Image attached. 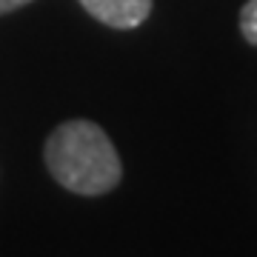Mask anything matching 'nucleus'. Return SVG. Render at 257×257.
Masks as SVG:
<instances>
[{
    "mask_svg": "<svg viewBox=\"0 0 257 257\" xmlns=\"http://www.w3.org/2000/svg\"><path fill=\"white\" fill-rule=\"evenodd\" d=\"M240 32L251 46H257V0H248L240 9Z\"/></svg>",
    "mask_w": 257,
    "mask_h": 257,
    "instance_id": "obj_3",
    "label": "nucleus"
},
{
    "mask_svg": "<svg viewBox=\"0 0 257 257\" xmlns=\"http://www.w3.org/2000/svg\"><path fill=\"white\" fill-rule=\"evenodd\" d=\"M80 6L111 29H135L149 18L152 0H80Z\"/></svg>",
    "mask_w": 257,
    "mask_h": 257,
    "instance_id": "obj_2",
    "label": "nucleus"
},
{
    "mask_svg": "<svg viewBox=\"0 0 257 257\" xmlns=\"http://www.w3.org/2000/svg\"><path fill=\"white\" fill-rule=\"evenodd\" d=\"M26 3H32V0H0V15L15 12V9H20V6H26Z\"/></svg>",
    "mask_w": 257,
    "mask_h": 257,
    "instance_id": "obj_4",
    "label": "nucleus"
},
{
    "mask_svg": "<svg viewBox=\"0 0 257 257\" xmlns=\"http://www.w3.org/2000/svg\"><path fill=\"white\" fill-rule=\"evenodd\" d=\"M43 160L57 183L83 197L111 192L123 177L109 135L92 120H66L49 135Z\"/></svg>",
    "mask_w": 257,
    "mask_h": 257,
    "instance_id": "obj_1",
    "label": "nucleus"
}]
</instances>
